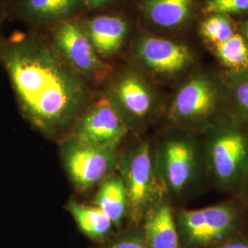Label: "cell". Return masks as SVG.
Returning <instances> with one entry per match:
<instances>
[{
	"label": "cell",
	"mask_w": 248,
	"mask_h": 248,
	"mask_svg": "<svg viewBox=\"0 0 248 248\" xmlns=\"http://www.w3.org/2000/svg\"><path fill=\"white\" fill-rule=\"evenodd\" d=\"M198 0H136L140 27L156 34L175 33L190 22Z\"/></svg>",
	"instance_id": "cell-14"
},
{
	"label": "cell",
	"mask_w": 248,
	"mask_h": 248,
	"mask_svg": "<svg viewBox=\"0 0 248 248\" xmlns=\"http://www.w3.org/2000/svg\"><path fill=\"white\" fill-rule=\"evenodd\" d=\"M54 49L72 68L95 87L101 89L115 64L104 62L89 42L79 18L53 27L45 33Z\"/></svg>",
	"instance_id": "cell-8"
},
{
	"label": "cell",
	"mask_w": 248,
	"mask_h": 248,
	"mask_svg": "<svg viewBox=\"0 0 248 248\" xmlns=\"http://www.w3.org/2000/svg\"><path fill=\"white\" fill-rule=\"evenodd\" d=\"M223 81L228 91L229 116L248 126V69L226 72Z\"/></svg>",
	"instance_id": "cell-18"
},
{
	"label": "cell",
	"mask_w": 248,
	"mask_h": 248,
	"mask_svg": "<svg viewBox=\"0 0 248 248\" xmlns=\"http://www.w3.org/2000/svg\"><path fill=\"white\" fill-rule=\"evenodd\" d=\"M87 14L83 0H9L8 19L26 31L46 33L53 27Z\"/></svg>",
	"instance_id": "cell-13"
},
{
	"label": "cell",
	"mask_w": 248,
	"mask_h": 248,
	"mask_svg": "<svg viewBox=\"0 0 248 248\" xmlns=\"http://www.w3.org/2000/svg\"><path fill=\"white\" fill-rule=\"evenodd\" d=\"M99 91L115 108L130 130L146 126L157 115L162 106L155 78L125 60L116 63Z\"/></svg>",
	"instance_id": "cell-4"
},
{
	"label": "cell",
	"mask_w": 248,
	"mask_h": 248,
	"mask_svg": "<svg viewBox=\"0 0 248 248\" xmlns=\"http://www.w3.org/2000/svg\"><path fill=\"white\" fill-rule=\"evenodd\" d=\"M66 208L80 230L91 239H103L111 230L112 222L105 213L94 205L69 201Z\"/></svg>",
	"instance_id": "cell-17"
},
{
	"label": "cell",
	"mask_w": 248,
	"mask_h": 248,
	"mask_svg": "<svg viewBox=\"0 0 248 248\" xmlns=\"http://www.w3.org/2000/svg\"><path fill=\"white\" fill-rule=\"evenodd\" d=\"M212 47L219 62L227 69L226 72L248 69V45L242 34L236 32L227 41Z\"/></svg>",
	"instance_id": "cell-19"
},
{
	"label": "cell",
	"mask_w": 248,
	"mask_h": 248,
	"mask_svg": "<svg viewBox=\"0 0 248 248\" xmlns=\"http://www.w3.org/2000/svg\"><path fill=\"white\" fill-rule=\"evenodd\" d=\"M193 58L191 50L183 43L138 26L124 60L155 79L172 80L191 66Z\"/></svg>",
	"instance_id": "cell-6"
},
{
	"label": "cell",
	"mask_w": 248,
	"mask_h": 248,
	"mask_svg": "<svg viewBox=\"0 0 248 248\" xmlns=\"http://www.w3.org/2000/svg\"><path fill=\"white\" fill-rule=\"evenodd\" d=\"M155 162L166 191L174 195L185 194L197 186L205 171L200 138L182 129L162 139Z\"/></svg>",
	"instance_id": "cell-5"
},
{
	"label": "cell",
	"mask_w": 248,
	"mask_h": 248,
	"mask_svg": "<svg viewBox=\"0 0 248 248\" xmlns=\"http://www.w3.org/2000/svg\"><path fill=\"white\" fill-rule=\"evenodd\" d=\"M62 161L73 185L88 191L100 185L118 167L117 151L75 142L67 138L62 145Z\"/></svg>",
	"instance_id": "cell-12"
},
{
	"label": "cell",
	"mask_w": 248,
	"mask_h": 248,
	"mask_svg": "<svg viewBox=\"0 0 248 248\" xmlns=\"http://www.w3.org/2000/svg\"><path fill=\"white\" fill-rule=\"evenodd\" d=\"M79 20L89 42L104 62L116 64L124 60L138 27L127 8L87 13Z\"/></svg>",
	"instance_id": "cell-10"
},
{
	"label": "cell",
	"mask_w": 248,
	"mask_h": 248,
	"mask_svg": "<svg viewBox=\"0 0 248 248\" xmlns=\"http://www.w3.org/2000/svg\"><path fill=\"white\" fill-rule=\"evenodd\" d=\"M166 111L178 129L201 133L229 116L228 91L223 78L206 72L191 75L175 91Z\"/></svg>",
	"instance_id": "cell-3"
},
{
	"label": "cell",
	"mask_w": 248,
	"mask_h": 248,
	"mask_svg": "<svg viewBox=\"0 0 248 248\" xmlns=\"http://www.w3.org/2000/svg\"><path fill=\"white\" fill-rule=\"evenodd\" d=\"M93 205L105 213L112 223H121L128 212V197L120 174L110 175L99 185Z\"/></svg>",
	"instance_id": "cell-16"
},
{
	"label": "cell",
	"mask_w": 248,
	"mask_h": 248,
	"mask_svg": "<svg viewBox=\"0 0 248 248\" xmlns=\"http://www.w3.org/2000/svg\"><path fill=\"white\" fill-rule=\"evenodd\" d=\"M242 35L245 38L248 45V20H247L242 26Z\"/></svg>",
	"instance_id": "cell-26"
},
{
	"label": "cell",
	"mask_w": 248,
	"mask_h": 248,
	"mask_svg": "<svg viewBox=\"0 0 248 248\" xmlns=\"http://www.w3.org/2000/svg\"><path fill=\"white\" fill-rule=\"evenodd\" d=\"M204 12L226 16L248 12V0H207Z\"/></svg>",
	"instance_id": "cell-21"
},
{
	"label": "cell",
	"mask_w": 248,
	"mask_h": 248,
	"mask_svg": "<svg viewBox=\"0 0 248 248\" xmlns=\"http://www.w3.org/2000/svg\"><path fill=\"white\" fill-rule=\"evenodd\" d=\"M117 169L126 187L128 211L135 220H140L166 191L150 144L144 141L133 143L119 157Z\"/></svg>",
	"instance_id": "cell-7"
},
{
	"label": "cell",
	"mask_w": 248,
	"mask_h": 248,
	"mask_svg": "<svg viewBox=\"0 0 248 248\" xmlns=\"http://www.w3.org/2000/svg\"><path fill=\"white\" fill-rule=\"evenodd\" d=\"M107 248H150L144 237L139 235H130L118 240Z\"/></svg>",
	"instance_id": "cell-23"
},
{
	"label": "cell",
	"mask_w": 248,
	"mask_h": 248,
	"mask_svg": "<svg viewBox=\"0 0 248 248\" xmlns=\"http://www.w3.org/2000/svg\"><path fill=\"white\" fill-rule=\"evenodd\" d=\"M200 33L206 43L214 46L230 39L236 31L230 16L211 14L201 23Z\"/></svg>",
	"instance_id": "cell-20"
},
{
	"label": "cell",
	"mask_w": 248,
	"mask_h": 248,
	"mask_svg": "<svg viewBox=\"0 0 248 248\" xmlns=\"http://www.w3.org/2000/svg\"><path fill=\"white\" fill-rule=\"evenodd\" d=\"M200 134L204 169L214 185L242 190L248 177V126L227 116Z\"/></svg>",
	"instance_id": "cell-2"
},
{
	"label": "cell",
	"mask_w": 248,
	"mask_h": 248,
	"mask_svg": "<svg viewBox=\"0 0 248 248\" xmlns=\"http://www.w3.org/2000/svg\"><path fill=\"white\" fill-rule=\"evenodd\" d=\"M242 192H244V194H245V197L247 198V200L248 201V179H247V181H246V183H245V185L243 186V188H242V190H241Z\"/></svg>",
	"instance_id": "cell-27"
},
{
	"label": "cell",
	"mask_w": 248,
	"mask_h": 248,
	"mask_svg": "<svg viewBox=\"0 0 248 248\" xmlns=\"http://www.w3.org/2000/svg\"><path fill=\"white\" fill-rule=\"evenodd\" d=\"M144 239L150 248H179L175 215L165 195L144 215Z\"/></svg>",
	"instance_id": "cell-15"
},
{
	"label": "cell",
	"mask_w": 248,
	"mask_h": 248,
	"mask_svg": "<svg viewBox=\"0 0 248 248\" xmlns=\"http://www.w3.org/2000/svg\"><path fill=\"white\" fill-rule=\"evenodd\" d=\"M179 238L187 247H208L230 238L238 229L241 214L232 202H222L202 209L181 210L177 213Z\"/></svg>",
	"instance_id": "cell-9"
},
{
	"label": "cell",
	"mask_w": 248,
	"mask_h": 248,
	"mask_svg": "<svg viewBox=\"0 0 248 248\" xmlns=\"http://www.w3.org/2000/svg\"><path fill=\"white\" fill-rule=\"evenodd\" d=\"M0 65L20 113L53 139L70 133L99 92L62 59L45 33L25 30L3 36Z\"/></svg>",
	"instance_id": "cell-1"
},
{
	"label": "cell",
	"mask_w": 248,
	"mask_h": 248,
	"mask_svg": "<svg viewBox=\"0 0 248 248\" xmlns=\"http://www.w3.org/2000/svg\"><path fill=\"white\" fill-rule=\"evenodd\" d=\"M130 131L109 100L99 91L70 131L75 142L117 151Z\"/></svg>",
	"instance_id": "cell-11"
},
{
	"label": "cell",
	"mask_w": 248,
	"mask_h": 248,
	"mask_svg": "<svg viewBox=\"0 0 248 248\" xmlns=\"http://www.w3.org/2000/svg\"><path fill=\"white\" fill-rule=\"evenodd\" d=\"M210 248H248V242L245 241H232L220 243L219 245H214Z\"/></svg>",
	"instance_id": "cell-25"
},
{
	"label": "cell",
	"mask_w": 248,
	"mask_h": 248,
	"mask_svg": "<svg viewBox=\"0 0 248 248\" xmlns=\"http://www.w3.org/2000/svg\"><path fill=\"white\" fill-rule=\"evenodd\" d=\"M8 4L9 0H0V39L4 36L3 27L8 19Z\"/></svg>",
	"instance_id": "cell-24"
},
{
	"label": "cell",
	"mask_w": 248,
	"mask_h": 248,
	"mask_svg": "<svg viewBox=\"0 0 248 248\" xmlns=\"http://www.w3.org/2000/svg\"><path fill=\"white\" fill-rule=\"evenodd\" d=\"M87 13L127 8L129 0H83Z\"/></svg>",
	"instance_id": "cell-22"
}]
</instances>
